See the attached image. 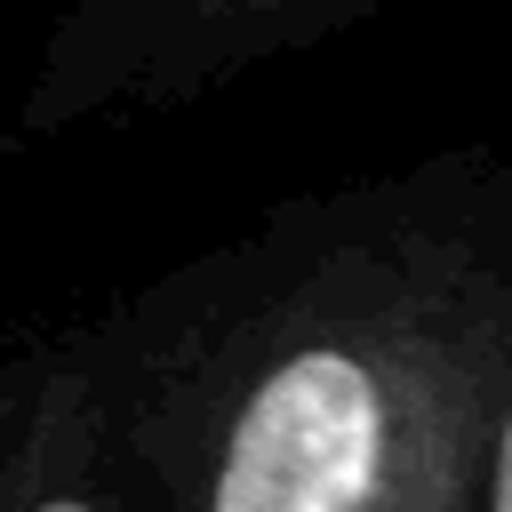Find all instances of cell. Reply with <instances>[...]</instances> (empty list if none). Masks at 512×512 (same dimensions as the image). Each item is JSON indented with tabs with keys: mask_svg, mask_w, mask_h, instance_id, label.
Segmentation results:
<instances>
[{
	"mask_svg": "<svg viewBox=\"0 0 512 512\" xmlns=\"http://www.w3.org/2000/svg\"><path fill=\"white\" fill-rule=\"evenodd\" d=\"M512 384V152H464L320 256L240 368L200 512H488Z\"/></svg>",
	"mask_w": 512,
	"mask_h": 512,
	"instance_id": "obj_1",
	"label": "cell"
},
{
	"mask_svg": "<svg viewBox=\"0 0 512 512\" xmlns=\"http://www.w3.org/2000/svg\"><path fill=\"white\" fill-rule=\"evenodd\" d=\"M488 512H512V384H504V416H496V464H488Z\"/></svg>",
	"mask_w": 512,
	"mask_h": 512,
	"instance_id": "obj_2",
	"label": "cell"
},
{
	"mask_svg": "<svg viewBox=\"0 0 512 512\" xmlns=\"http://www.w3.org/2000/svg\"><path fill=\"white\" fill-rule=\"evenodd\" d=\"M40 512H96V504H72V496H56V504H40Z\"/></svg>",
	"mask_w": 512,
	"mask_h": 512,
	"instance_id": "obj_3",
	"label": "cell"
}]
</instances>
